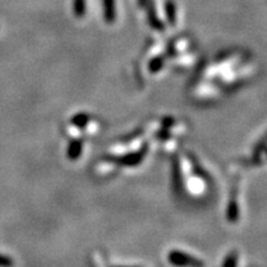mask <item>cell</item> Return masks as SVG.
Here are the masks:
<instances>
[{"instance_id":"1","label":"cell","mask_w":267,"mask_h":267,"mask_svg":"<svg viewBox=\"0 0 267 267\" xmlns=\"http://www.w3.org/2000/svg\"><path fill=\"white\" fill-rule=\"evenodd\" d=\"M169 259L170 261H171V264L174 265V266H179V267H184V266L202 267L203 266L198 260L193 259L192 256H190V255H187L181 251H172L171 254H170Z\"/></svg>"},{"instance_id":"2","label":"cell","mask_w":267,"mask_h":267,"mask_svg":"<svg viewBox=\"0 0 267 267\" xmlns=\"http://www.w3.org/2000/svg\"><path fill=\"white\" fill-rule=\"evenodd\" d=\"M146 4H147V16H148V23H150L151 27L157 31H164L165 25L161 23V20L157 18L155 10V5H153L152 0H146Z\"/></svg>"},{"instance_id":"3","label":"cell","mask_w":267,"mask_h":267,"mask_svg":"<svg viewBox=\"0 0 267 267\" xmlns=\"http://www.w3.org/2000/svg\"><path fill=\"white\" fill-rule=\"evenodd\" d=\"M104 20L106 24H113L117 18L115 13V0H103Z\"/></svg>"},{"instance_id":"4","label":"cell","mask_w":267,"mask_h":267,"mask_svg":"<svg viewBox=\"0 0 267 267\" xmlns=\"http://www.w3.org/2000/svg\"><path fill=\"white\" fill-rule=\"evenodd\" d=\"M165 10H166L167 20H169L170 25H174L176 24V5L172 0H167L166 5H165Z\"/></svg>"},{"instance_id":"5","label":"cell","mask_w":267,"mask_h":267,"mask_svg":"<svg viewBox=\"0 0 267 267\" xmlns=\"http://www.w3.org/2000/svg\"><path fill=\"white\" fill-rule=\"evenodd\" d=\"M82 147H83V146H82L81 141H74V143L71 144L70 147H68V157H70L71 160H75L78 156H81L82 150H83Z\"/></svg>"},{"instance_id":"6","label":"cell","mask_w":267,"mask_h":267,"mask_svg":"<svg viewBox=\"0 0 267 267\" xmlns=\"http://www.w3.org/2000/svg\"><path fill=\"white\" fill-rule=\"evenodd\" d=\"M73 13L77 18H83L86 14V0H73Z\"/></svg>"},{"instance_id":"7","label":"cell","mask_w":267,"mask_h":267,"mask_svg":"<svg viewBox=\"0 0 267 267\" xmlns=\"http://www.w3.org/2000/svg\"><path fill=\"white\" fill-rule=\"evenodd\" d=\"M162 66H164V58L162 57H155L150 63H148V68H150L151 72H158L161 70Z\"/></svg>"},{"instance_id":"8","label":"cell","mask_w":267,"mask_h":267,"mask_svg":"<svg viewBox=\"0 0 267 267\" xmlns=\"http://www.w3.org/2000/svg\"><path fill=\"white\" fill-rule=\"evenodd\" d=\"M13 266V261L9 257L3 256V255H0V267H11Z\"/></svg>"},{"instance_id":"9","label":"cell","mask_w":267,"mask_h":267,"mask_svg":"<svg viewBox=\"0 0 267 267\" xmlns=\"http://www.w3.org/2000/svg\"><path fill=\"white\" fill-rule=\"evenodd\" d=\"M224 267H236V257L230 256L229 259H226Z\"/></svg>"},{"instance_id":"10","label":"cell","mask_w":267,"mask_h":267,"mask_svg":"<svg viewBox=\"0 0 267 267\" xmlns=\"http://www.w3.org/2000/svg\"><path fill=\"white\" fill-rule=\"evenodd\" d=\"M139 3H140V5H141V6H145L146 0H139Z\"/></svg>"}]
</instances>
